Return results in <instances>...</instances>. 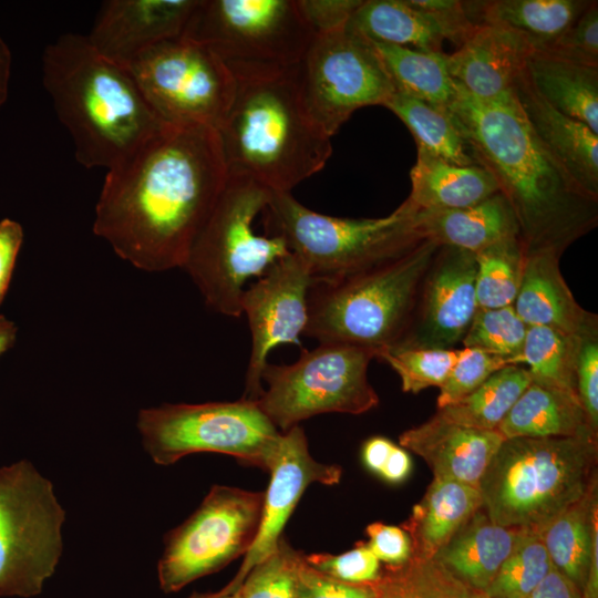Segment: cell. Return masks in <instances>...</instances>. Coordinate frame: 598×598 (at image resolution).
Here are the masks:
<instances>
[{"mask_svg":"<svg viewBox=\"0 0 598 598\" xmlns=\"http://www.w3.org/2000/svg\"><path fill=\"white\" fill-rule=\"evenodd\" d=\"M597 437H516L480 482L482 509L501 526L540 535L597 484Z\"/></svg>","mask_w":598,"mask_h":598,"instance_id":"cell-5","label":"cell"},{"mask_svg":"<svg viewBox=\"0 0 598 598\" xmlns=\"http://www.w3.org/2000/svg\"><path fill=\"white\" fill-rule=\"evenodd\" d=\"M23 238V228L18 221L0 220V305L7 295Z\"/></svg>","mask_w":598,"mask_h":598,"instance_id":"cell-51","label":"cell"},{"mask_svg":"<svg viewBox=\"0 0 598 598\" xmlns=\"http://www.w3.org/2000/svg\"><path fill=\"white\" fill-rule=\"evenodd\" d=\"M527 598H582V592L554 566Z\"/></svg>","mask_w":598,"mask_h":598,"instance_id":"cell-52","label":"cell"},{"mask_svg":"<svg viewBox=\"0 0 598 598\" xmlns=\"http://www.w3.org/2000/svg\"><path fill=\"white\" fill-rule=\"evenodd\" d=\"M305 559L317 570L352 584L372 582L380 577L382 571L380 560L370 550L367 543L362 542L343 554H310L305 555Z\"/></svg>","mask_w":598,"mask_h":598,"instance_id":"cell-45","label":"cell"},{"mask_svg":"<svg viewBox=\"0 0 598 598\" xmlns=\"http://www.w3.org/2000/svg\"><path fill=\"white\" fill-rule=\"evenodd\" d=\"M383 106L393 112L410 130L417 150L462 166L477 164L444 107L396 91Z\"/></svg>","mask_w":598,"mask_h":598,"instance_id":"cell-35","label":"cell"},{"mask_svg":"<svg viewBox=\"0 0 598 598\" xmlns=\"http://www.w3.org/2000/svg\"><path fill=\"white\" fill-rule=\"evenodd\" d=\"M513 92L536 138L587 195L598 199V134L543 100L525 70Z\"/></svg>","mask_w":598,"mask_h":598,"instance_id":"cell-22","label":"cell"},{"mask_svg":"<svg viewBox=\"0 0 598 598\" xmlns=\"http://www.w3.org/2000/svg\"><path fill=\"white\" fill-rule=\"evenodd\" d=\"M591 0L466 1L471 18L512 29L527 39L535 52L549 48L582 13Z\"/></svg>","mask_w":598,"mask_h":598,"instance_id":"cell-30","label":"cell"},{"mask_svg":"<svg viewBox=\"0 0 598 598\" xmlns=\"http://www.w3.org/2000/svg\"><path fill=\"white\" fill-rule=\"evenodd\" d=\"M17 333L14 322L0 315V357L14 344Z\"/></svg>","mask_w":598,"mask_h":598,"instance_id":"cell-56","label":"cell"},{"mask_svg":"<svg viewBox=\"0 0 598 598\" xmlns=\"http://www.w3.org/2000/svg\"><path fill=\"white\" fill-rule=\"evenodd\" d=\"M525 75L550 106L598 134V66L534 52L526 61Z\"/></svg>","mask_w":598,"mask_h":598,"instance_id":"cell-29","label":"cell"},{"mask_svg":"<svg viewBox=\"0 0 598 598\" xmlns=\"http://www.w3.org/2000/svg\"><path fill=\"white\" fill-rule=\"evenodd\" d=\"M64 519L52 483L32 463L0 467V596L42 591L62 554Z\"/></svg>","mask_w":598,"mask_h":598,"instance_id":"cell-11","label":"cell"},{"mask_svg":"<svg viewBox=\"0 0 598 598\" xmlns=\"http://www.w3.org/2000/svg\"><path fill=\"white\" fill-rule=\"evenodd\" d=\"M302 553L285 538L247 574L238 588L241 598H293Z\"/></svg>","mask_w":598,"mask_h":598,"instance_id":"cell-42","label":"cell"},{"mask_svg":"<svg viewBox=\"0 0 598 598\" xmlns=\"http://www.w3.org/2000/svg\"><path fill=\"white\" fill-rule=\"evenodd\" d=\"M535 50L525 37L503 25L478 23L452 54L447 70L454 82L481 100L509 92Z\"/></svg>","mask_w":598,"mask_h":598,"instance_id":"cell-20","label":"cell"},{"mask_svg":"<svg viewBox=\"0 0 598 598\" xmlns=\"http://www.w3.org/2000/svg\"><path fill=\"white\" fill-rule=\"evenodd\" d=\"M349 25L373 42L443 51L444 39L440 30L411 0H363Z\"/></svg>","mask_w":598,"mask_h":598,"instance_id":"cell-32","label":"cell"},{"mask_svg":"<svg viewBox=\"0 0 598 598\" xmlns=\"http://www.w3.org/2000/svg\"><path fill=\"white\" fill-rule=\"evenodd\" d=\"M543 53L598 66V2L591 0L577 20Z\"/></svg>","mask_w":598,"mask_h":598,"instance_id":"cell-44","label":"cell"},{"mask_svg":"<svg viewBox=\"0 0 598 598\" xmlns=\"http://www.w3.org/2000/svg\"><path fill=\"white\" fill-rule=\"evenodd\" d=\"M313 278L292 252L275 262L241 296V315L248 320L251 350L243 398L256 400L269 352L280 344H299L308 322V292Z\"/></svg>","mask_w":598,"mask_h":598,"instance_id":"cell-16","label":"cell"},{"mask_svg":"<svg viewBox=\"0 0 598 598\" xmlns=\"http://www.w3.org/2000/svg\"><path fill=\"white\" fill-rule=\"evenodd\" d=\"M262 213L267 235L285 240L313 282L369 269L424 240L415 227V209L406 200L385 217L347 218L317 213L291 193L270 190Z\"/></svg>","mask_w":598,"mask_h":598,"instance_id":"cell-8","label":"cell"},{"mask_svg":"<svg viewBox=\"0 0 598 598\" xmlns=\"http://www.w3.org/2000/svg\"><path fill=\"white\" fill-rule=\"evenodd\" d=\"M264 492L214 485L198 508L165 535L157 574L164 592L214 574L250 549L259 530Z\"/></svg>","mask_w":598,"mask_h":598,"instance_id":"cell-15","label":"cell"},{"mask_svg":"<svg viewBox=\"0 0 598 598\" xmlns=\"http://www.w3.org/2000/svg\"><path fill=\"white\" fill-rule=\"evenodd\" d=\"M396 92L439 107L453 97L454 82L447 70V54L373 42Z\"/></svg>","mask_w":598,"mask_h":598,"instance_id":"cell-33","label":"cell"},{"mask_svg":"<svg viewBox=\"0 0 598 598\" xmlns=\"http://www.w3.org/2000/svg\"><path fill=\"white\" fill-rule=\"evenodd\" d=\"M298 0H198L183 37L234 71L297 65L312 38Z\"/></svg>","mask_w":598,"mask_h":598,"instance_id":"cell-12","label":"cell"},{"mask_svg":"<svg viewBox=\"0 0 598 598\" xmlns=\"http://www.w3.org/2000/svg\"><path fill=\"white\" fill-rule=\"evenodd\" d=\"M188 598H241L239 590L230 591L225 588L217 592H194Z\"/></svg>","mask_w":598,"mask_h":598,"instance_id":"cell-57","label":"cell"},{"mask_svg":"<svg viewBox=\"0 0 598 598\" xmlns=\"http://www.w3.org/2000/svg\"><path fill=\"white\" fill-rule=\"evenodd\" d=\"M553 567L540 535L527 533L484 591L491 598H527Z\"/></svg>","mask_w":598,"mask_h":598,"instance_id":"cell-39","label":"cell"},{"mask_svg":"<svg viewBox=\"0 0 598 598\" xmlns=\"http://www.w3.org/2000/svg\"><path fill=\"white\" fill-rule=\"evenodd\" d=\"M454 82V81H453ZM512 205L526 252L559 255L598 224V199L587 195L536 138L512 92L481 100L454 82L444 107Z\"/></svg>","mask_w":598,"mask_h":598,"instance_id":"cell-2","label":"cell"},{"mask_svg":"<svg viewBox=\"0 0 598 598\" xmlns=\"http://www.w3.org/2000/svg\"><path fill=\"white\" fill-rule=\"evenodd\" d=\"M269 196L270 189L257 181L228 174L189 249L182 269L215 312L240 317L247 280L261 277L290 252L282 238L255 231L254 221Z\"/></svg>","mask_w":598,"mask_h":598,"instance_id":"cell-7","label":"cell"},{"mask_svg":"<svg viewBox=\"0 0 598 598\" xmlns=\"http://www.w3.org/2000/svg\"><path fill=\"white\" fill-rule=\"evenodd\" d=\"M576 389L579 402L595 431L598 430V318L579 334Z\"/></svg>","mask_w":598,"mask_h":598,"instance_id":"cell-46","label":"cell"},{"mask_svg":"<svg viewBox=\"0 0 598 598\" xmlns=\"http://www.w3.org/2000/svg\"><path fill=\"white\" fill-rule=\"evenodd\" d=\"M363 0H298L299 8L315 33L347 25Z\"/></svg>","mask_w":598,"mask_h":598,"instance_id":"cell-50","label":"cell"},{"mask_svg":"<svg viewBox=\"0 0 598 598\" xmlns=\"http://www.w3.org/2000/svg\"><path fill=\"white\" fill-rule=\"evenodd\" d=\"M414 218L423 239L473 254L501 240L519 237L515 212L501 192L468 207L415 209Z\"/></svg>","mask_w":598,"mask_h":598,"instance_id":"cell-24","label":"cell"},{"mask_svg":"<svg viewBox=\"0 0 598 598\" xmlns=\"http://www.w3.org/2000/svg\"><path fill=\"white\" fill-rule=\"evenodd\" d=\"M412 4L427 14L444 40L461 47L474 32L477 23L471 18L466 1L411 0Z\"/></svg>","mask_w":598,"mask_h":598,"instance_id":"cell-48","label":"cell"},{"mask_svg":"<svg viewBox=\"0 0 598 598\" xmlns=\"http://www.w3.org/2000/svg\"><path fill=\"white\" fill-rule=\"evenodd\" d=\"M393 446L394 443L383 436L368 439L361 448V457L364 466L370 472L379 475Z\"/></svg>","mask_w":598,"mask_h":598,"instance_id":"cell-53","label":"cell"},{"mask_svg":"<svg viewBox=\"0 0 598 598\" xmlns=\"http://www.w3.org/2000/svg\"><path fill=\"white\" fill-rule=\"evenodd\" d=\"M540 537L553 565L582 591L592 550L598 545L597 484L554 518Z\"/></svg>","mask_w":598,"mask_h":598,"instance_id":"cell-31","label":"cell"},{"mask_svg":"<svg viewBox=\"0 0 598 598\" xmlns=\"http://www.w3.org/2000/svg\"><path fill=\"white\" fill-rule=\"evenodd\" d=\"M560 256L550 249L526 252L513 307L527 327H550L579 334L597 316L581 308L574 298L560 272Z\"/></svg>","mask_w":598,"mask_h":598,"instance_id":"cell-23","label":"cell"},{"mask_svg":"<svg viewBox=\"0 0 598 598\" xmlns=\"http://www.w3.org/2000/svg\"><path fill=\"white\" fill-rule=\"evenodd\" d=\"M441 246L412 249L357 274L315 281L308 292L305 336L341 342L377 355L400 346L411 327L423 278Z\"/></svg>","mask_w":598,"mask_h":598,"instance_id":"cell-6","label":"cell"},{"mask_svg":"<svg viewBox=\"0 0 598 598\" xmlns=\"http://www.w3.org/2000/svg\"><path fill=\"white\" fill-rule=\"evenodd\" d=\"M297 74L310 116L330 137L357 110L383 106L395 92L373 43L349 23L315 33Z\"/></svg>","mask_w":598,"mask_h":598,"instance_id":"cell-14","label":"cell"},{"mask_svg":"<svg viewBox=\"0 0 598 598\" xmlns=\"http://www.w3.org/2000/svg\"><path fill=\"white\" fill-rule=\"evenodd\" d=\"M475 254L441 246L419 293L413 320L398 347L452 349L477 311Z\"/></svg>","mask_w":598,"mask_h":598,"instance_id":"cell-17","label":"cell"},{"mask_svg":"<svg viewBox=\"0 0 598 598\" xmlns=\"http://www.w3.org/2000/svg\"><path fill=\"white\" fill-rule=\"evenodd\" d=\"M142 444L158 465L194 453L230 455L268 472L281 432L254 400L165 403L138 411Z\"/></svg>","mask_w":598,"mask_h":598,"instance_id":"cell-9","label":"cell"},{"mask_svg":"<svg viewBox=\"0 0 598 598\" xmlns=\"http://www.w3.org/2000/svg\"><path fill=\"white\" fill-rule=\"evenodd\" d=\"M526 534L493 523L480 508L433 559L472 587L485 590Z\"/></svg>","mask_w":598,"mask_h":598,"instance_id":"cell-25","label":"cell"},{"mask_svg":"<svg viewBox=\"0 0 598 598\" xmlns=\"http://www.w3.org/2000/svg\"><path fill=\"white\" fill-rule=\"evenodd\" d=\"M526 330L527 326L513 306L478 308L462 343L464 348H476L508 359L514 364H523L522 351Z\"/></svg>","mask_w":598,"mask_h":598,"instance_id":"cell-40","label":"cell"},{"mask_svg":"<svg viewBox=\"0 0 598 598\" xmlns=\"http://www.w3.org/2000/svg\"><path fill=\"white\" fill-rule=\"evenodd\" d=\"M12 55L3 38L0 35V109L9 94Z\"/></svg>","mask_w":598,"mask_h":598,"instance_id":"cell-55","label":"cell"},{"mask_svg":"<svg viewBox=\"0 0 598 598\" xmlns=\"http://www.w3.org/2000/svg\"><path fill=\"white\" fill-rule=\"evenodd\" d=\"M269 485L258 534L233 580L224 588L237 591L249 570L278 546L283 527L306 488L312 483L334 485L342 470L316 461L308 447L303 429L296 425L281 432L278 447L268 467Z\"/></svg>","mask_w":598,"mask_h":598,"instance_id":"cell-18","label":"cell"},{"mask_svg":"<svg viewBox=\"0 0 598 598\" xmlns=\"http://www.w3.org/2000/svg\"><path fill=\"white\" fill-rule=\"evenodd\" d=\"M126 69L168 125L218 131L235 97L236 80L227 64L205 44L185 37L145 50Z\"/></svg>","mask_w":598,"mask_h":598,"instance_id":"cell-13","label":"cell"},{"mask_svg":"<svg viewBox=\"0 0 598 598\" xmlns=\"http://www.w3.org/2000/svg\"><path fill=\"white\" fill-rule=\"evenodd\" d=\"M297 65L233 72L235 97L218 130L228 174L290 193L326 166L331 137L303 103Z\"/></svg>","mask_w":598,"mask_h":598,"instance_id":"cell-4","label":"cell"},{"mask_svg":"<svg viewBox=\"0 0 598 598\" xmlns=\"http://www.w3.org/2000/svg\"><path fill=\"white\" fill-rule=\"evenodd\" d=\"M578 334L543 326L527 327L522 351L532 381L577 395L576 358Z\"/></svg>","mask_w":598,"mask_h":598,"instance_id":"cell-37","label":"cell"},{"mask_svg":"<svg viewBox=\"0 0 598 598\" xmlns=\"http://www.w3.org/2000/svg\"><path fill=\"white\" fill-rule=\"evenodd\" d=\"M412 471V461L405 448L394 444L379 476L388 483L404 482Z\"/></svg>","mask_w":598,"mask_h":598,"instance_id":"cell-54","label":"cell"},{"mask_svg":"<svg viewBox=\"0 0 598 598\" xmlns=\"http://www.w3.org/2000/svg\"><path fill=\"white\" fill-rule=\"evenodd\" d=\"M411 193L405 199L415 209H457L475 205L498 185L481 165L462 166L417 150L411 169Z\"/></svg>","mask_w":598,"mask_h":598,"instance_id":"cell-27","label":"cell"},{"mask_svg":"<svg viewBox=\"0 0 598 598\" xmlns=\"http://www.w3.org/2000/svg\"><path fill=\"white\" fill-rule=\"evenodd\" d=\"M475 259L477 307L491 309L513 306L526 259L520 238L495 243L475 254Z\"/></svg>","mask_w":598,"mask_h":598,"instance_id":"cell-38","label":"cell"},{"mask_svg":"<svg viewBox=\"0 0 598 598\" xmlns=\"http://www.w3.org/2000/svg\"><path fill=\"white\" fill-rule=\"evenodd\" d=\"M198 0H109L86 35L107 60L127 68L145 50L183 37Z\"/></svg>","mask_w":598,"mask_h":598,"instance_id":"cell-19","label":"cell"},{"mask_svg":"<svg viewBox=\"0 0 598 598\" xmlns=\"http://www.w3.org/2000/svg\"><path fill=\"white\" fill-rule=\"evenodd\" d=\"M373 351L341 342H320L290 364L267 363L255 400L280 431L324 413L363 414L379 404L368 380Z\"/></svg>","mask_w":598,"mask_h":598,"instance_id":"cell-10","label":"cell"},{"mask_svg":"<svg viewBox=\"0 0 598 598\" xmlns=\"http://www.w3.org/2000/svg\"><path fill=\"white\" fill-rule=\"evenodd\" d=\"M481 507L478 487L433 478L423 498L413 506L410 517L402 525L411 540V556L434 558Z\"/></svg>","mask_w":598,"mask_h":598,"instance_id":"cell-26","label":"cell"},{"mask_svg":"<svg viewBox=\"0 0 598 598\" xmlns=\"http://www.w3.org/2000/svg\"><path fill=\"white\" fill-rule=\"evenodd\" d=\"M514 364L508 359L476 348H463L439 388L437 409L452 404L472 393L491 375L502 368Z\"/></svg>","mask_w":598,"mask_h":598,"instance_id":"cell-43","label":"cell"},{"mask_svg":"<svg viewBox=\"0 0 598 598\" xmlns=\"http://www.w3.org/2000/svg\"><path fill=\"white\" fill-rule=\"evenodd\" d=\"M497 431L516 437L596 436L578 396L530 382Z\"/></svg>","mask_w":598,"mask_h":598,"instance_id":"cell-28","label":"cell"},{"mask_svg":"<svg viewBox=\"0 0 598 598\" xmlns=\"http://www.w3.org/2000/svg\"><path fill=\"white\" fill-rule=\"evenodd\" d=\"M43 85L69 131L78 162L106 171L165 124L130 71L101 55L86 35L65 33L42 55Z\"/></svg>","mask_w":598,"mask_h":598,"instance_id":"cell-3","label":"cell"},{"mask_svg":"<svg viewBox=\"0 0 598 598\" xmlns=\"http://www.w3.org/2000/svg\"><path fill=\"white\" fill-rule=\"evenodd\" d=\"M365 534L368 547L386 566H399L410 559L411 540L402 527L375 522L367 526Z\"/></svg>","mask_w":598,"mask_h":598,"instance_id":"cell-49","label":"cell"},{"mask_svg":"<svg viewBox=\"0 0 598 598\" xmlns=\"http://www.w3.org/2000/svg\"><path fill=\"white\" fill-rule=\"evenodd\" d=\"M374 584H352L330 577L310 566L302 555L293 598H374Z\"/></svg>","mask_w":598,"mask_h":598,"instance_id":"cell-47","label":"cell"},{"mask_svg":"<svg viewBox=\"0 0 598 598\" xmlns=\"http://www.w3.org/2000/svg\"><path fill=\"white\" fill-rule=\"evenodd\" d=\"M504 440L497 430L466 427L434 414L426 422L404 431L399 444L422 457L434 478L478 487Z\"/></svg>","mask_w":598,"mask_h":598,"instance_id":"cell-21","label":"cell"},{"mask_svg":"<svg viewBox=\"0 0 598 598\" xmlns=\"http://www.w3.org/2000/svg\"><path fill=\"white\" fill-rule=\"evenodd\" d=\"M227 175L217 130L167 124L106 171L93 231L140 270L183 268Z\"/></svg>","mask_w":598,"mask_h":598,"instance_id":"cell-1","label":"cell"},{"mask_svg":"<svg viewBox=\"0 0 598 598\" xmlns=\"http://www.w3.org/2000/svg\"><path fill=\"white\" fill-rule=\"evenodd\" d=\"M373 584L374 598H491L433 558L411 556L402 565L386 566Z\"/></svg>","mask_w":598,"mask_h":598,"instance_id":"cell-36","label":"cell"},{"mask_svg":"<svg viewBox=\"0 0 598 598\" xmlns=\"http://www.w3.org/2000/svg\"><path fill=\"white\" fill-rule=\"evenodd\" d=\"M532 382L523 364H509L463 399L437 409L436 415L451 423L493 431L508 414L520 394Z\"/></svg>","mask_w":598,"mask_h":598,"instance_id":"cell-34","label":"cell"},{"mask_svg":"<svg viewBox=\"0 0 598 598\" xmlns=\"http://www.w3.org/2000/svg\"><path fill=\"white\" fill-rule=\"evenodd\" d=\"M461 349L394 347L377 359L388 363L400 377L403 392L419 393L440 388L454 367Z\"/></svg>","mask_w":598,"mask_h":598,"instance_id":"cell-41","label":"cell"}]
</instances>
